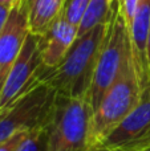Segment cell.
<instances>
[{
	"label": "cell",
	"instance_id": "cell-1",
	"mask_svg": "<svg viewBox=\"0 0 150 151\" xmlns=\"http://www.w3.org/2000/svg\"><path fill=\"white\" fill-rule=\"evenodd\" d=\"M108 25L109 21L77 37L64 60L56 68L41 69L40 80L49 83L57 96L87 98Z\"/></svg>",
	"mask_w": 150,
	"mask_h": 151
},
{
	"label": "cell",
	"instance_id": "cell-2",
	"mask_svg": "<svg viewBox=\"0 0 150 151\" xmlns=\"http://www.w3.org/2000/svg\"><path fill=\"white\" fill-rule=\"evenodd\" d=\"M141 89L136 74L130 48L121 72L93 113L89 133V150L98 146L112 130L141 102Z\"/></svg>",
	"mask_w": 150,
	"mask_h": 151
},
{
	"label": "cell",
	"instance_id": "cell-3",
	"mask_svg": "<svg viewBox=\"0 0 150 151\" xmlns=\"http://www.w3.org/2000/svg\"><path fill=\"white\" fill-rule=\"evenodd\" d=\"M92 117L87 98L56 96L48 122V151H88Z\"/></svg>",
	"mask_w": 150,
	"mask_h": 151
},
{
	"label": "cell",
	"instance_id": "cell-4",
	"mask_svg": "<svg viewBox=\"0 0 150 151\" xmlns=\"http://www.w3.org/2000/svg\"><path fill=\"white\" fill-rule=\"evenodd\" d=\"M129 48L130 44L126 24L120 13L118 4L116 1L87 96L93 113L97 110L100 102L118 78Z\"/></svg>",
	"mask_w": 150,
	"mask_h": 151
},
{
	"label": "cell",
	"instance_id": "cell-5",
	"mask_svg": "<svg viewBox=\"0 0 150 151\" xmlns=\"http://www.w3.org/2000/svg\"><path fill=\"white\" fill-rule=\"evenodd\" d=\"M56 90L40 80L12 105L0 110V142L13 134L45 123L50 117L56 99Z\"/></svg>",
	"mask_w": 150,
	"mask_h": 151
},
{
	"label": "cell",
	"instance_id": "cell-6",
	"mask_svg": "<svg viewBox=\"0 0 150 151\" xmlns=\"http://www.w3.org/2000/svg\"><path fill=\"white\" fill-rule=\"evenodd\" d=\"M41 69L43 63L39 47V36L29 32L20 55L11 68L4 86L0 91V110L12 105L32 86L36 85L40 81Z\"/></svg>",
	"mask_w": 150,
	"mask_h": 151
},
{
	"label": "cell",
	"instance_id": "cell-7",
	"mask_svg": "<svg viewBox=\"0 0 150 151\" xmlns=\"http://www.w3.org/2000/svg\"><path fill=\"white\" fill-rule=\"evenodd\" d=\"M28 35V5L27 0H19L12 7L7 24L0 33V91Z\"/></svg>",
	"mask_w": 150,
	"mask_h": 151
},
{
	"label": "cell",
	"instance_id": "cell-8",
	"mask_svg": "<svg viewBox=\"0 0 150 151\" xmlns=\"http://www.w3.org/2000/svg\"><path fill=\"white\" fill-rule=\"evenodd\" d=\"M150 29V0H140L130 25L128 27L130 52L136 74L141 89V96L150 93L148 39Z\"/></svg>",
	"mask_w": 150,
	"mask_h": 151
},
{
	"label": "cell",
	"instance_id": "cell-9",
	"mask_svg": "<svg viewBox=\"0 0 150 151\" xmlns=\"http://www.w3.org/2000/svg\"><path fill=\"white\" fill-rule=\"evenodd\" d=\"M150 127V93L141 97V102L129 113L98 146L88 151H120L133 143Z\"/></svg>",
	"mask_w": 150,
	"mask_h": 151
},
{
	"label": "cell",
	"instance_id": "cell-10",
	"mask_svg": "<svg viewBox=\"0 0 150 151\" xmlns=\"http://www.w3.org/2000/svg\"><path fill=\"white\" fill-rule=\"evenodd\" d=\"M77 39V27L72 25L63 15L52 24L43 36H39V47L44 69H53L64 60Z\"/></svg>",
	"mask_w": 150,
	"mask_h": 151
},
{
	"label": "cell",
	"instance_id": "cell-11",
	"mask_svg": "<svg viewBox=\"0 0 150 151\" xmlns=\"http://www.w3.org/2000/svg\"><path fill=\"white\" fill-rule=\"evenodd\" d=\"M66 0H31L28 5V28L36 36H43L63 15Z\"/></svg>",
	"mask_w": 150,
	"mask_h": 151
},
{
	"label": "cell",
	"instance_id": "cell-12",
	"mask_svg": "<svg viewBox=\"0 0 150 151\" xmlns=\"http://www.w3.org/2000/svg\"><path fill=\"white\" fill-rule=\"evenodd\" d=\"M114 5L116 3L112 4L109 0H90L77 27V37L84 36L100 24L108 23L113 15Z\"/></svg>",
	"mask_w": 150,
	"mask_h": 151
},
{
	"label": "cell",
	"instance_id": "cell-13",
	"mask_svg": "<svg viewBox=\"0 0 150 151\" xmlns=\"http://www.w3.org/2000/svg\"><path fill=\"white\" fill-rule=\"evenodd\" d=\"M48 122L33 127L23 143L19 146L17 151H48V138H49V129Z\"/></svg>",
	"mask_w": 150,
	"mask_h": 151
},
{
	"label": "cell",
	"instance_id": "cell-14",
	"mask_svg": "<svg viewBox=\"0 0 150 151\" xmlns=\"http://www.w3.org/2000/svg\"><path fill=\"white\" fill-rule=\"evenodd\" d=\"M89 1L90 0H66L63 12L65 20L69 21L72 25L79 27Z\"/></svg>",
	"mask_w": 150,
	"mask_h": 151
},
{
	"label": "cell",
	"instance_id": "cell-15",
	"mask_svg": "<svg viewBox=\"0 0 150 151\" xmlns=\"http://www.w3.org/2000/svg\"><path fill=\"white\" fill-rule=\"evenodd\" d=\"M138 1L140 0H117L120 13H121L122 19L126 24V28L130 25L133 17H134V13L138 7Z\"/></svg>",
	"mask_w": 150,
	"mask_h": 151
},
{
	"label": "cell",
	"instance_id": "cell-16",
	"mask_svg": "<svg viewBox=\"0 0 150 151\" xmlns=\"http://www.w3.org/2000/svg\"><path fill=\"white\" fill-rule=\"evenodd\" d=\"M31 130H24L13 134L12 137L7 138L5 141L0 142V151H17L19 146L23 143V141L27 138Z\"/></svg>",
	"mask_w": 150,
	"mask_h": 151
},
{
	"label": "cell",
	"instance_id": "cell-17",
	"mask_svg": "<svg viewBox=\"0 0 150 151\" xmlns=\"http://www.w3.org/2000/svg\"><path fill=\"white\" fill-rule=\"evenodd\" d=\"M146 147H150V127L138 139H136L133 143L128 145L126 147H124L120 151H140L142 149H146Z\"/></svg>",
	"mask_w": 150,
	"mask_h": 151
},
{
	"label": "cell",
	"instance_id": "cell-18",
	"mask_svg": "<svg viewBox=\"0 0 150 151\" xmlns=\"http://www.w3.org/2000/svg\"><path fill=\"white\" fill-rule=\"evenodd\" d=\"M11 9H12L11 7L0 4V33H1V31L4 29L5 24H7V21H8V17H9V15H11Z\"/></svg>",
	"mask_w": 150,
	"mask_h": 151
},
{
	"label": "cell",
	"instance_id": "cell-19",
	"mask_svg": "<svg viewBox=\"0 0 150 151\" xmlns=\"http://www.w3.org/2000/svg\"><path fill=\"white\" fill-rule=\"evenodd\" d=\"M17 1H19V0H0V4L7 5V7H11V8H12Z\"/></svg>",
	"mask_w": 150,
	"mask_h": 151
},
{
	"label": "cell",
	"instance_id": "cell-20",
	"mask_svg": "<svg viewBox=\"0 0 150 151\" xmlns=\"http://www.w3.org/2000/svg\"><path fill=\"white\" fill-rule=\"evenodd\" d=\"M148 61H149V77H150V29H149V39H148Z\"/></svg>",
	"mask_w": 150,
	"mask_h": 151
},
{
	"label": "cell",
	"instance_id": "cell-21",
	"mask_svg": "<svg viewBox=\"0 0 150 151\" xmlns=\"http://www.w3.org/2000/svg\"><path fill=\"white\" fill-rule=\"evenodd\" d=\"M140 151H150V147H146V149H142V150H140Z\"/></svg>",
	"mask_w": 150,
	"mask_h": 151
},
{
	"label": "cell",
	"instance_id": "cell-22",
	"mask_svg": "<svg viewBox=\"0 0 150 151\" xmlns=\"http://www.w3.org/2000/svg\"><path fill=\"white\" fill-rule=\"evenodd\" d=\"M109 1H110V3H112V4H114V3H116V1H117V0H109Z\"/></svg>",
	"mask_w": 150,
	"mask_h": 151
},
{
	"label": "cell",
	"instance_id": "cell-23",
	"mask_svg": "<svg viewBox=\"0 0 150 151\" xmlns=\"http://www.w3.org/2000/svg\"><path fill=\"white\" fill-rule=\"evenodd\" d=\"M29 1H31V0H27V3H29Z\"/></svg>",
	"mask_w": 150,
	"mask_h": 151
}]
</instances>
